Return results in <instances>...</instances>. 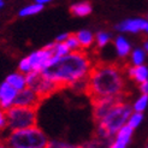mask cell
<instances>
[{"instance_id": "obj_11", "label": "cell", "mask_w": 148, "mask_h": 148, "mask_svg": "<svg viewBox=\"0 0 148 148\" xmlns=\"http://www.w3.org/2000/svg\"><path fill=\"white\" fill-rule=\"evenodd\" d=\"M132 129L130 125H123V127L117 131V137L114 141L111 143L110 147H113V148H124V147H127V145L129 143L130 141V137L132 135Z\"/></svg>"}, {"instance_id": "obj_5", "label": "cell", "mask_w": 148, "mask_h": 148, "mask_svg": "<svg viewBox=\"0 0 148 148\" xmlns=\"http://www.w3.org/2000/svg\"><path fill=\"white\" fill-rule=\"evenodd\" d=\"M38 110L34 107L10 106L5 110L6 127L11 131L38 127Z\"/></svg>"}, {"instance_id": "obj_22", "label": "cell", "mask_w": 148, "mask_h": 148, "mask_svg": "<svg viewBox=\"0 0 148 148\" xmlns=\"http://www.w3.org/2000/svg\"><path fill=\"white\" fill-rule=\"evenodd\" d=\"M131 60L135 65L142 64L145 60V52L142 49H135L131 54Z\"/></svg>"}, {"instance_id": "obj_24", "label": "cell", "mask_w": 148, "mask_h": 148, "mask_svg": "<svg viewBox=\"0 0 148 148\" xmlns=\"http://www.w3.org/2000/svg\"><path fill=\"white\" fill-rule=\"evenodd\" d=\"M108 40H110V35L106 34V33H103V32H101V33H99L97 35V41H98V46L99 47H103L108 42Z\"/></svg>"}, {"instance_id": "obj_18", "label": "cell", "mask_w": 148, "mask_h": 148, "mask_svg": "<svg viewBox=\"0 0 148 148\" xmlns=\"http://www.w3.org/2000/svg\"><path fill=\"white\" fill-rule=\"evenodd\" d=\"M42 9H43L42 4H39V3L34 4V5H30V6H28V7H25V9L22 10L19 12V16H29V14H35V13L40 12Z\"/></svg>"}, {"instance_id": "obj_17", "label": "cell", "mask_w": 148, "mask_h": 148, "mask_svg": "<svg viewBox=\"0 0 148 148\" xmlns=\"http://www.w3.org/2000/svg\"><path fill=\"white\" fill-rule=\"evenodd\" d=\"M66 45L69 46L70 51H76V49H82L81 48V45H79V41L77 39L76 34H69V36L66 38V40L64 41Z\"/></svg>"}, {"instance_id": "obj_26", "label": "cell", "mask_w": 148, "mask_h": 148, "mask_svg": "<svg viewBox=\"0 0 148 148\" xmlns=\"http://www.w3.org/2000/svg\"><path fill=\"white\" fill-rule=\"evenodd\" d=\"M140 90L142 92V94H148V79L140 83Z\"/></svg>"}, {"instance_id": "obj_14", "label": "cell", "mask_w": 148, "mask_h": 148, "mask_svg": "<svg viewBox=\"0 0 148 148\" xmlns=\"http://www.w3.org/2000/svg\"><path fill=\"white\" fill-rule=\"evenodd\" d=\"M6 82H9L12 87H14L17 90H21L23 89L25 87V77L23 75H21V73H12L10 75L9 77L6 78Z\"/></svg>"}, {"instance_id": "obj_16", "label": "cell", "mask_w": 148, "mask_h": 148, "mask_svg": "<svg viewBox=\"0 0 148 148\" xmlns=\"http://www.w3.org/2000/svg\"><path fill=\"white\" fill-rule=\"evenodd\" d=\"M116 48H117V52H118V54H119V57H122V58L127 57L129 54V52H130V45L124 38H122V36L117 38Z\"/></svg>"}, {"instance_id": "obj_15", "label": "cell", "mask_w": 148, "mask_h": 148, "mask_svg": "<svg viewBox=\"0 0 148 148\" xmlns=\"http://www.w3.org/2000/svg\"><path fill=\"white\" fill-rule=\"evenodd\" d=\"M76 36H77V39L79 41V45H81V48L82 49H86V48L89 47L92 45L93 40H94L92 33H89L88 30L78 32V33H76Z\"/></svg>"}, {"instance_id": "obj_1", "label": "cell", "mask_w": 148, "mask_h": 148, "mask_svg": "<svg viewBox=\"0 0 148 148\" xmlns=\"http://www.w3.org/2000/svg\"><path fill=\"white\" fill-rule=\"evenodd\" d=\"M127 65L118 63L97 62L90 66L87 73V86L84 94L90 100L103 97H113L127 93L124 71Z\"/></svg>"}, {"instance_id": "obj_3", "label": "cell", "mask_w": 148, "mask_h": 148, "mask_svg": "<svg viewBox=\"0 0 148 148\" xmlns=\"http://www.w3.org/2000/svg\"><path fill=\"white\" fill-rule=\"evenodd\" d=\"M0 147L13 148H43L48 147V140L39 128H25L12 130L10 136L0 138Z\"/></svg>"}, {"instance_id": "obj_19", "label": "cell", "mask_w": 148, "mask_h": 148, "mask_svg": "<svg viewBox=\"0 0 148 148\" xmlns=\"http://www.w3.org/2000/svg\"><path fill=\"white\" fill-rule=\"evenodd\" d=\"M69 52H70V48H69V46L66 45L64 41H62V42H58L57 41V43L54 45V56L62 57V56L68 54Z\"/></svg>"}, {"instance_id": "obj_12", "label": "cell", "mask_w": 148, "mask_h": 148, "mask_svg": "<svg viewBox=\"0 0 148 148\" xmlns=\"http://www.w3.org/2000/svg\"><path fill=\"white\" fill-rule=\"evenodd\" d=\"M128 72H129V76L138 83H141V82H143V81L148 79V69L142 64L135 65V66H132V68H129Z\"/></svg>"}, {"instance_id": "obj_23", "label": "cell", "mask_w": 148, "mask_h": 148, "mask_svg": "<svg viewBox=\"0 0 148 148\" xmlns=\"http://www.w3.org/2000/svg\"><path fill=\"white\" fill-rule=\"evenodd\" d=\"M32 70L33 69H32V64H30V59H29V57L25 58V59H23V60L19 63V71L21 72L28 73L29 71H32Z\"/></svg>"}, {"instance_id": "obj_20", "label": "cell", "mask_w": 148, "mask_h": 148, "mask_svg": "<svg viewBox=\"0 0 148 148\" xmlns=\"http://www.w3.org/2000/svg\"><path fill=\"white\" fill-rule=\"evenodd\" d=\"M142 118H143L142 112L132 113V114H130V117H129V119H128L127 123H128V125H130L132 129H135L136 127H138V124L142 122Z\"/></svg>"}, {"instance_id": "obj_30", "label": "cell", "mask_w": 148, "mask_h": 148, "mask_svg": "<svg viewBox=\"0 0 148 148\" xmlns=\"http://www.w3.org/2000/svg\"><path fill=\"white\" fill-rule=\"evenodd\" d=\"M3 4H4V3H3V0H0V7L3 6Z\"/></svg>"}, {"instance_id": "obj_27", "label": "cell", "mask_w": 148, "mask_h": 148, "mask_svg": "<svg viewBox=\"0 0 148 148\" xmlns=\"http://www.w3.org/2000/svg\"><path fill=\"white\" fill-rule=\"evenodd\" d=\"M69 36V34H63V35H60V36H58L57 38V41L58 42H62V41H65L66 40V38Z\"/></svg>"}, {"instance_id": "obj_2", "label": "cell", "mask_w": 148, "mask_h": 148, "mask_svg": "<svg viewBox=\"0 0 148 148\" xmlns=\"http://www.w3.org/2000/svg\"><path fill=\"white\" fill-rule=\"evenodd\" d=\"M90 66L92 62L86 51L76 49L62 57L53 56L41 72L46 77L56 81L65 89L75 81L87 76Z\"/></svg>"}, {"instance_id": "obj_29", "label": "cell", "mask_w": 148, "mask_h": 148, "mask_svg": "<svg viewBox=\"0 0 148 148\" xmlns=\"http://www.w3.org/2000/svg\"><path fill=\"white\" fill-rule=\"evenodd\" d=\"M145 49L148 52V42H146V43H145Z\"/></svg>"}, {"instance_id": "obj_28", "label": "cell", "mask_w": 148, "mask_h": 148, "mask_svg": "<svg viewBox=\"0 0 148 148\" xmlns=\"http://www.w3.org/2000/svg\"><path fill=\"white\" fill-rule=\"evenodd\" d=\"M48 1H51V0H36V3H39V4H45Z\"/></svg>"}, {"instance_id": "obj_13", "label": "cell", "mask_w": 148, "mask_h": 148, "mask_svg": "<svg viewBox=\"0 0 148 148\" xmlns=\"http://www.w3.org/2000/svg\"><path fill=\"white\" fill-rule=\"evenodd\" d=\"M70 12L73 16H78V17H83L87 16L92 12V6L88 3H81V4H76L72 5L70 7Z\"/></svg>"}, {"instance_id": "obj_6", "label": "cell", "mask_w": 148, "mask_h": 148, "mask_svg": "<svg viewBox=\"0 0 148 148\" xmlns=\"http://www.w3.org/2000/svg\"><path fill=\"white\" fill-rule=\"evenodd\" d=\"M25 83L29 88H32L39 95V98L42 101L49 98L51 95L56 94L57 92L64 89L56 81L46 77L41 71H38V70H32L27 73Z\"/></svg>"}, {"instance_id": "obj_21", "label": "cell", "mask_w": 148, "mask_h": 148, "mask_svg": "<svg viewBox=\"0 0 148 148\" xmlns=\"http://www.w3.org/2000/svg\"><path fill=\"white\" fill-rule=\"evenodd\" d=\"M147 103H148V94H142V97L135 102L134 110L136 112H142V111L147 107Z\"/></svg>"}, {"instance_id": "obj_7", "label": "cell", "mask_w": 148, "mask_h": 148, "mask_svg": "<svg viewBox=\"0 0 148 148\" xmlns=\"http://www.w3.org/2000/svg\"><path fill=\"white\" fill-rule=\"evenodd\" d=\"M42 100L39 98V95L36 94L32 88H23L21 89L18 94H16L11 106H24V107H34L39 108L41 105Z\"/></svg>"}, {"instance_id": "obj_9", "label": "cell", "mask_w": 148, "mask_h": 148, "mask_svg": "<svg viewBox=\"0 0 148 148\" xmlns=\"http://www.w3.org/2000/svg\"><path fill=\"white\" fill-rule=\"evenodd\" d=\"M17 94V89L12 87L9 82H5L0 86V108L6 110L11 106V103Z\"/></svg>"}, {"instance_id": "obj_8", "label": "cell", "mask_w": 148, "mask_h": 148, "mask_svg": "<svg viewBox=\"0 0 148 148\" xmlns=\"http://www.w3.org/2000/svg\"><path fill=\"white\" fill-rule=\"evenodd\" d=\"M54 45L56 43H51V45L46 46L45 48H42L38 52H34V53L29 57L33 70L41 71L47 65L48 60L54 56Z\"/></svg>"}, {"instance_id": "obj_4", "label": "cell", "mask_w": 148, "mask_h": 148, "mask_svg": "<svg viewBox=\"0 0 148 148\" xmlns=\"http://www.w3.org/2000/svg\"><path fill=\"white\" fill-rule=\"evenodd\" d=\"M131 114V106L127 101L119 102L97 124L98 136L103 138H110L117 134L124 124H127Z\"/></svg>"}, {"instance_id": "obj_25", "label": "cell", "mask_w": 148, "mask_h": 148, "mask_svg": "<svg viewBox=\"0 0 148 148\" xmlns=\"http://www.w3.org/2000/svg\"><path fill=\"white\" fill-rule=\"evenodd\" d=\"M6 127V112L5 110L0 108V134Z\"/></svg>"}, {"instance_id": "obj_10", "label": "cell", "mask_w": 148, "mask_h": 148, "mask_svg": "<svg viewBox=\"0 0 148 148\" xmlns=\"http://www.w3.org/2000/svg\"><path fill=\"white\" fill-rule=\"evenodd\" d=\"M118 30L122 32H131V33H137L140 30H143L148 33V22L145 19H128L124 21L123 23L117 25Z\"/></svg>"}]
</instances>
